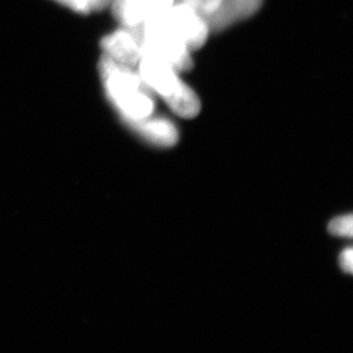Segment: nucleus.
Listing matches in <instances>:
<instances>
[{
	"label": "nucleus",
	"mask_w": 353,
	"mask_h": 353,
	"mask_svg": "<svg viewBox=\"0 0 353 353\" xmlns=\"http://www.w3.org/2000/svg\"><path fill=\"white\" fill-rule=\"evenodd\" d=\"M100 74L108 99L128 125L154 112L149 87L130 67L104 55L101 57Z\"/></svg>",
	"instance_id": "f257e3e1"
},
{
	"label": "nucleus",
	"mask_w": 353,
	"mask_h": 353,
	"mask_svg": "<svg viewBox=\"0 0 353 353\" xmlns=\"http://www.w3.org/2000/svg\"><path fill=\"white\" fill-rule=\"evenodd\" d=\"M139 63L140 77L163 97L175 114L183 118H194L199 114V99L177 77V71L170 63L150 54H142Z\"/></svg>",
	"instance_id": "f03ea898"
},
{
	"label": "nucleus",
	"mask_w": 353,
	"mask_h": 353,
	"mask_svg": "<svg viewBox=\"0 0 353 353\" xmlns=\"http://www.w3.org/2000/svg\"><path fill=\"white\" fill-rule=\"evenodd\" d=\"M141 41V55L150 54L166 61L176 71L190 70L194 62L185 43L156 17L137 26Z\"/></svg>",
	"instance_id": "7ed1b4c3"
},
{
	"label": "nucleus",
	"mask_w": 353,
	"mask_h": 353,
	"mask_svg": "<svg viewBox=\"0 0 353 353\" xmlns=\"http://www.w3.org/2000/svg\"><path fill=\"white\" fill-rule=\"evenodd\" d=\"M158 17L185 43L190 52L203 46L208 37L210 28L205 19L184 3L172 5Z\"/></svg>",
	"instance_id": "20e7f679"
},
{
	"label": "nucleus",
	"mask_w": 353,
	"mask_h": 353,
	"mask_svg": "<svg viewBox=\"0 0 353 353\" xmlns=\"http://www.w3.org/2000/svg\"><path fill=\"white\" fill-rule=\"evenodd\" d=\"M174 0H116L114 14L120 23L137 27L158 17L173 5Z\"/></svg>",
	"instance_id": "39448f33"
},
{
	"label": "nucleus",
	"mask_w": 353,
	"mask_h": 353,
	"mask_svg": "<svg viewBox=\"0 0 353 353\" xmlns=\"http://www.w3.org/2000/svg\"><path fill=\"white\" fill-rule=\"evenodd\" d=\"M101 46L108 57L126 67H134L140 61L142 50L140 37L135 27H127L109 34L102 39Z\"/></svg>",
	"instance_id": "423d86ee"
},
{
	"label": "nucleus",
	"mask_w": 353,
	"mask_h": 353,
	"mask_svg": "<svg viewBox=\"0 0 353 353\" xmlns=\"http://www.w3.org/2000/svg\"><path fill=\"white\" fill-rule=\"evenodd\" d=\"M263 0H222L213 13L205 17L212 30H223L232 24L252 17L260 10Z\"/></svg>",
	"instance_id": "0eeeda50"
},
{
	"label": "nucleus",
	"mask_w": 353,
	"mask_h": 353,
	"mask_svg": "<svg viewBox=\"0 0 353 353\" xmlns=\"http://www.w3.org/2000/svg\"><path fill=\"white\" fill-rule=\"evenodd\" d=\"M130 126L145 140L159 147H172L179 139L176 127L165 118H150L149 116L130 123Z\"/></svg>",
	"instance_id": "6e6552de"
},
{
	"label": "nucleus",
	"mask_w": 353,
	"mask_h": 353,
	"mask_svg": "<svg viewBox=\"0 0 353 353\" xmlns=\"http://www.w3.org/2000/svg\"><path fill=\"white\" fill-rule=\"evenodd\" d=\"M78 13L88 14L101 10L108 5V0H55Z\"/></svg>",
	"instance_id": "1a4fd4ad"
},
{
	"label": "nucleus",
	"mask_w": 353,
	"mask_h": 353,
	"mask_svg": "<svg viewBox=\"0 0 353 353\" xmlns=\"http://www.w3.org/2000/svg\"><path fill=\"white\" fill-rule=\"evenodd\" d=\"M221 3L222 0H181V3L190 7L191 10H194L203 19L213 13Z\"/></svg>",
	"instance_id": "9d476101"
},
{
	"label": "nucleus",
	"mask_w": 353,
	"mask_h": 353,
	"mask_svg": "<svg viewBox=\"0 0 353 353\" xmlns=\"http://www.w3.org/2000/svg\"><path fill=\"white\" fill-rule=\"evenodd\" d=\"M330 232L334 236H352V216L347 215L332 221L330 224Z\"/></svg>",
	"instance_id": "9b49d317"
},
{
	"label": "nucleus",
	"mask_w": 353,
	"mask_h": 353,
	"mask_svg": "<svg viewBox=\"0 0 353 353\" xmlns=\"http://www.w3.org/2000/svg\"><path fill=\"white\" fill-rule=\"evenodd\" d=\"M341 267L343 269L344 272L351 274L353 269V252L351 248H347L344 250L340 259Z\"/></svg>",
	"instance_id": "f8f14e48"
}]
</instances>
